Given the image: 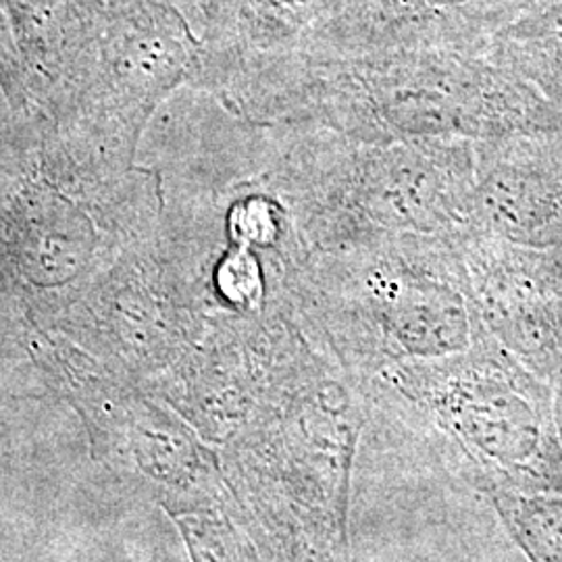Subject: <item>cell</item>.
Masks as SVG:
<instances>
[{
  "label": "cell",
  "mask_w": 562,
  "mask_h": 562,
  "mask_svg": "<svg viewBox=\"0 0 562 562\" xmlns=\"http://www.w3.org/2000/svg\"><path fill=\"white\" fill-rule=\"evenodd\" d=\"M213 94L246 120L317 125L361 142H480L562 121L501 65L438 53L267 60Z\"/></svg>",
  "instance_id": "obj_1"
},
{
  "label": "cell",
  "mask_w": 562,
  "mask_h": 562,
  "mask_svg": "<svg viewBox=\"0 0 562 562\" xmlns=\"http://www.w3.org/2000/svg\"><path fill=\"white\" fill-rule=\"evenodd\" d=\"M461 232L308 255L288 288L304 331L361 382L473 348L490 334L471 299Z\"/></svg>",
  "instance_id": "obj_2"
},
{
  "label": "cell",
  "mask_w": 562,
  "mask_h": 562,
  "mask_svg": "<svg viewBox=\"0 0 562 562\" xmlns=\"http://www.w3.org/2000/svg\"><path fill=\"white\" fill-rule=\"evenodd\" d=\"M267 125L271 180L311 255L469 225L473 140L361 142L317 125Z\"/></svg>",
  "instance_id": "obj_3"
},
{
  "label": "cell",
  "mask_w": 562,
  "mask_h": 562,
  "mask_svg": "<svg viewBox=\"0 0 562 562\" xmlns=\"http://www.w3.org/2000/svg\"><path fill=\"white\" fill-rule=\"evenodd\" d=\"M364 383L387 417L454 443L494 494L562 496L554 387L492 336L459 355L387 367Z\"/></svg>",
  "instance_id": "obj_4"
},
{
  "label": "cell",
  "mask_w": 562,
  "mask_h": 562,
  "mask_svg": "<svg viewBox=\"0 0 562 562\" xmlns=\"http://www.w3.org/2000/svg\"><path fill=\"white\" fill-rule=\"evenodd\" d=\"M469 290L485 331L552 387L562 382V252L464 227Z\"/></svg>",
  "instance_id": "obj_5"
},
{
  "label": "cell",
  "mask_w": 562,
  "mask_h": 562,
  "mask_svg": "<svg viewBox=\"0 0 562 562\" xmlns=\"http://www.w3.org/2000/svg\"><path fill=\"white\" fill-rule=\"evenodd\" d=\"M469 229L562 252V121L475 142Z\"/></svg>",
  "instance_id": "obj_6"
},
{
  "label": "cell",
  "mask_w": 562,
  "mask_h": 562,
  "mask_svg": "<svg viewBox=\"0 0 562 562\" xmlns=\"http://www.w3.org/2000/svg\"><path fill=\"white\" fill-rule=\"evenodd\" d=\"M496 65L562 113V7L513 32Z\"/></svg>",
  "instance_id": "obj_7"
},
{
  "label": "cell",
  "mask_w": 562,
  "mask_h": 562,
  "mask_svg": "<svg viewBox=\"0 0 562 562\" xmlns=\"http://www.w3.org/2000/svg\"><path fill=\"white\" fill-rule=\"evenodd\" d=\"M554 417H557L562 440V382L554 385Z\"/></svg>",
  "instance_id": "obj_8"
}]
</instances>
